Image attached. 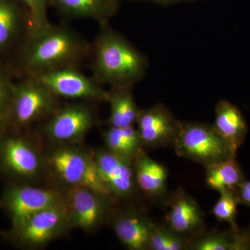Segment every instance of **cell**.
I'll return each mask as SVG.
<instances>
[{
    "label": "cell",
    "instance_id": "6da1fadb",
    "mask_svg": "<svg viewBox=\"0 0 250 250\" xmlns=\"http://www.w3.org/2000/svg\"><path fill=\"white\" fill-rule=\"evenodd\" d=\"M91 42L66 24H49L31 31L16 54L13 72L37 77L66 67H81L88 62Z\"/></svg>",
    "mask_w": 250,
    "mask_h": 250
},
{
    "label": "cell",
    "instance_id": "7a4b0ae2",
    "mask_svg": "<svg viewBox=\"0 0 250 250\" xmlns=\"http://www.w3.org/2000/svg\"><path fill=\"white\" fill-rule=\"evenodd\" d=\"M88 62L92 77L103 86H133L144 77L147 66L145 56L109 24L100 25Z\"/></svg>",
    "mask_w": 250,
    "mask_h": 250
},
{
    "label": "cell",
    "instance_id": "3957f363",
    "mask_svg": "<svg viewBox=\"0 0 250 250\" xmlns=\"http://www.w3.org/2000/svg\"><path fill=\"white\" fill-rule=\"evenodd\" d=\"M0 176L6 183L50 185L44 143L34 129L0 136Z\"/></svg>",
    "mask_w": 250,
    "mask_h": 250
},
{
    "label": "cell",
    "instance_id": "277c9868",
    "mask_svg": "<svg viewBox=\"0 0 250 250\" xmlns=\"http://www.w3.org/2000/svg\"><path fill=\"white\" fill-rule=\"evenodd\" d=\"M44 147L51 186L64 190L75 187L90 188L109 196L99 176L93 149L83 144L44 143Z\"/></svg>",
    "mask_w": 250,
    "mask_h": 250
},
{
    "label": "cell",
    "instance_id": "5b68a950",
    "mask_svg": "<svg viewBox=\"0 0 250 250\" xmlns=\"http://www.w3.org/2000/svg\"><path fill=\"white\" fill-rule=\"evenodd\" d=\"M97 104L85 101L62 104L33 129L45 144H83L88 133L99 124Z\"/></svg>",
    "mask_w": 250,
    "mask_h": 250
},
{
    "label": "cell",
    "instance_id": "8992f818",
    "mask_svg": "<svg viewBox=\"0 0 250 250\" xmlns=\"http://www.w3.org/2000/svg\"><path fill=\"white\" fill-rule=\"evenodd\" d=\"M62 100L35 77L14 83L10 131H27L45 121L62 104Z\"/></svg>",
    "mask_w": 250,
    "mask_h": 250
},
{
    "label": "cell",
    "instance_id": "52a82bcc",
    "mask_svg": "<svg viewBox=\"0 0 250 250\" xmlns=\"http://www.w3.org/2000/svg\"><path fill=\"white\" fill-rule=\"evenodd\" d=\"M65 190L51 185L6 183L0 197V208L13 229L38 212L65 201Z\"/></svg>",
    "mask_w": 250,
    "mask_h": 250
},
{
    "label": "cell",
    "instance_id": "ba28073f",
    "mask_svg": "<svg viewBox=\"0 0 250 250\" xmlns=\"http://www.w3.org/2000/svg\"><path fill=\"white\" fill-rule=\"evenodd\" d=\"M65 201L38 212L4 236L21 249L40 250L71 231Z\"/></svg>",
    "mask_w": 250,
    "mask_h": 250
},
{
    "label": "cell",
    "instance_id": "9c48e42d",
    "mask_svg": "<svg viewBox=\"0 0 250 250\" xmlns=\"http://www.w3.org/2000/svg\"><path fill=\"white\" fill-rule=\"evenodd\" d=\"M173 148L177 156L205 167L236 158V154L213 125L202 123L182 125Z\"/></svg>",
    "mask_w": 250,
    "mask_h": 250
},
{
    "label": "cell",
    "instance_id": "30bf717a",
    "mask_svg": "<svg viewBox=\"0 0 250 250\" xmlns=\"http://www.w3.org/2000/svg\"><path fill=\"white\" fill-rule=\"evenodd\" d=\"M67 215L71 230L86 233L98 231L112 217L121 204L106 194L87 187L65 190Z\"/></svg>",
    "mask_w": 250,
    "mask_h": 250
},
{
    "label": "cell",
    "instance_id": "8fae6325",
    "mask_svg": "<svg viewBox=\"0 0 250 250\" xmlns=\"http://www.w3.org/2000/svg\"><path fill=\"white\" fill-rule=\"evenodd\" d=\"M35 78L62 100L107 103L108 91L93 77L84 75L81 67H62Z\"/></svg>",
    "mask_w": 250,
    "mask_h": 250
},
{
    "label": "cell",
    "instance_id": "7c38bea8",
    "mask_svg": "<svg viewBox=\"0 0 250 250\" xmlns=\"http://www.w3.org/2000/svg\"><path fill=\"white\" fill-rule=\"evenodd\" d=\"M93 154L99 176L109 196L119 204L132 200L139 192L134 161L104 147L93 149Z\"/></svg>",
    "mask_w": 250,
    "mask_h": 250
},
{
    "label": "cell",
    "instance_id": "4fadbf2b",
    "mask_svg": "<svg viewBox=\"0 0 250 250\" xmlns=\"http://www.w3.org/2000/svg\"><path fill=\"white\" fill-rule=\"evenodd\" d=\"M136 124L143 147L147 148L173 147L183 125L162 104L141 109Z\"/></svg>",
    "mask_w": 250,
    "mask_h": 250
},
{
    "label": "cell",
    "instance_id": "5bb4252c",
    "mask_svg": "<svg viewBox=\"0 0 250 250\" xmlns=\"http://www.w3.org/2000/svg\"><path fill=\"white\" fill-rule=\"evenodd\" d=\"M166 225L189 241L206 231L204 213L200 206L183 189L178 188L169 198Z\"/></svg>",
    "mask_w": 250,
    "mask_h": 250
},
{
    "label": "cell",
    "instance_id": "9a60e30c",
    "mask_svg": "<svg viewBox=\"0 0 250 250\" xmlns=\"http://www.w3.org/2000/svg\"><path fill=\"white\" fill-rule=\"evenodd\" d=\"M152 220L134 206L120 207L112 217V229L120 242L130 250H149Z\"/></svg>",
    "mask_w": 250,
    "mask_h": 250
},
{
    "label": "cell",
    "instance_id": "2e32d148",
    "mask_svg": "<svg viewBox=\"0 0 250 250\" xmlns=\"http://www.w3.org/2000/svg\"><path fill=\"white\" fill-rule=\"evenodd\" d=\"M18 0H0V54H16L30 34L27 10Z\"/></svg>",
    "mask_w": 250,
    "mask_h": 250
},
{
    "label": "cell",
    "instance_id": "e0dca14e",
    "mask_svg": "<svg viewBox=\"0 0 250 250\" xmlns=\"http://www.w3.org/2000/svg\"><path fill=\"white\" fill-rule=\"evenodd\" d=\"M51 7L66 20L90 19L109 24L118 10V0H51Z\"/></svg>",
    "mask_w": 250,
    "mask_h": 250
},
{
    "label": "cell",
    "instance_id": "ac0fdd59",
    "mask_svg": "<svg viewBox=\"0 0 250 250\" xmlns=\"http://www.w3.org/2000/svg\"><path fill=\"white\" fill-rule=\"evenodd\" d=\"M135 179L139 191L149 198L165 196L168 170L164 164L154 160L142 149L134 161Z\"/></svg>",
    "mask_w": 250,
    "mask_h": 250
},
{
    "label": "cell",
    "instance_id": "d6986e66",
    "mask_svg": "<svg viewBox=\"0 0 250 250\" xmlns=\"http://www.w3.org/2000/svg\"><path fill=\"white\" fill-rule=\"evenodd\" d=\"M215 112L213 127L237 152L244 143L248 132L244 117L237 106L225 100L219 102Z\"/></svg>",
    "mask_w": 250,
    "mask_h": 250
},
{
    "label": "cell",
    "instance_id": "ffe728a7",
    "mask_svg": "<svg viewBox=\"0 0 250 250\" xmlns=\"http://www.w3.org/2000/svg\"><path fill=\"white\" fill-rule=\"evenodd\" d=\"M133 86H113L108 91L110 114L107 124L113 127L134 126L141 109L138 107L132 91Z\"/></svg>",
    "mask_w": 250,
    "mask_h": 250
},
{
    "label": "cell",
    "instance_id": "44dd1931",
    "mask_svg": "<svg viewBox=\"0 0 250 250\" xmlns=\"http://www.w3.org/2000/svg\"><path fill=\"white\" fill-rule=\"evenodd\" d=\"M188 250H250V229L206 231L190 241Z\"/></svg>",
    "mask_w": 250,
    "mask_h": 250
},
{
    "label": "cell",
    "instance_id": "7402d4cb",
    "mask_svg": "<svg viewBox=\"0 0 250 250\" xmlns=\"http://www.w3.org/2000/svg\"><path fill=\"white\" fill-rule=\"evenodd\" d=\"M235 159L232 158L205 167L207 187L219 193L237 191L246 179Z\"/></svg>",
    "mask_w": 250,
    "mask_h": 250
},
{
    "label": "cell",
    "instance_id": "603a6c76",
    "mask_svg": "<svg viewBox=\"0 0 250 250\" xmlns=\"http://www.w3.org/2000/svg\"><path fill=\"white\" fill-rule=\"evenodd\" d=\"M102 136L104 147L130 161H134L138 154L144 149L139 131L134 126H108L103 131Z\"/></svg>",
    "mask_w": 250,
    "mask_h": 250
},
{
    "label": "cell",
    "instance_id": "cb8c5ba5",
    "mask_svg": "<svg viewBox=\"0 0 250 250\" xmlns=\"http://www.w3.org/2000/svg\"><path fill=\"white\" fill-rule=\"evenodd\" d=\"M190 241L180 236L167 225L152 221L149 233V250H188Z\"/></svg>",
    "mask_w": 250,
    "mask_h": 250
},
{
    "label": "cell",
    "instance_id": "d4e9b609",
    "mask_svg": "<svg viewBox=\"0 0 250 250\" xmlns=\"http://www.w3.org/2000/svg\"><path fill=\"white\" fill-rule=\"evenodd\" d=\"M11 67L0 62V136L10 131L14 82Z\"/></svg>",
    "mask_w": 250,
    "mask_h": 250
},
{
    "label": "cell",
    "instance_id": "484cf974",
    "mask_svg": "<svg viewBox=\"0 0 250 250\" xmlns=\"http://www.w3.org/2000/svg\"><path fill=\"white\" fill-rule=\"evenodd\" d=\"M220 198L213 206L212 213L221 223H228L233 229H238L236 223L239 199L236 191H226L220 193Z\"/></svg>",
    "mask_w": 250,
    "mask_h": 250
},
{
    "label": "cell",
    "instance_id": "4316f807",
    "mask_svg": "<svg viewBox=\"0 0 250 250\" xmlns=\"http://www.w3.org/2000/svg\"><path fill=\"white\" fill-rule=\"evenodd\" d=\"M29 14L31 30H37L50 24L47 10L51 6V0H18Z\"/></svg>",
    "mask_w": 250,
    "mask_h": 250
},
{
    "label": "cell",
    "instance_id": "83f0119b",
    "mask_svg": "<svg viewBox=\"0 0 250 250\" xmlns=\"http://www.w3.org/2000/svg\"><path fill=\"white\" fill-rule=\"evenodd\" d=\"M236 192L240 203L250 208V181L245 180L238 187Z\"/></svg>",
    "mask_w": 250,
    "mask_h": 250
},
{
    "label": "cell",
    "instance_id": "f1b7e54d",
    "mask_svg": "<svg viewBox=\"0 0 250 250\" xmlns=\"http://www.w3.org/2000/svg\"><path fill=\"white\" fill-rule=\"evenodd\" d=\"M0 234H3V233L1 231H0Z\"/></svg>",
    "mask_w": 250,
    "mask_h": 250
}]
</instances>
